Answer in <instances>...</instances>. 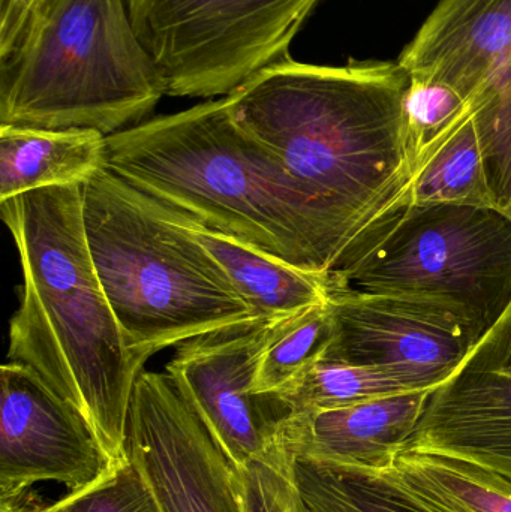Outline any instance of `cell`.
Wrapping results in <instances>:
<instances>
[{
    "mask_svg": "<svg viewBox=\"0 0 511 512\" xmlns=\"http://www.w3.org/2000/svg\"><path fill=\"white\" fill-rule=\"evenodd\" d=\"M410 80L398 62L323 66L287 56L225 96L237 125L269 146L341 225L353 245L342 267L413 204Z\"/></svg>",
    "mask_w": 511,
    "mask_h": 512,
    "instance_id": "obj_1",
    "label": "cell"
},
{
    "mask_svg": "<svg viewBox=\"0 0 511 512\" xmlns=\"http://www.w3.org/2000/svg\"><path fill=\"white\" fill-rule=\"evenodd\" d=\"M105 168L164 206L294 267L332 276L353 245L332 213L227 99L108 135Z\"/></svg>",
    "mask_w": 511,
    "mask_h": 512,
    "instance_id": "obj_2",
    "label": "cell"
},
{
    "mask_svg": "<svg viewBox=\"0 0 511 512\" xmlns=\"http://www.w3.org/2000/svg\"><path fill=\"white\" fill-rule=\"evenodd\" d=\"M23 283L9 322L8 361L35 370L92 424L114 460L126 457L129 408L146 358L126 348L90 254L83 186L0 203Z\"/></svg>",
    "mask_w": 511,
    "mask_h": 512,
    "instance_id": "obj_3",
    "label": "cell"
},
{
    "mask_svg": "<svg viewBox=\"0 0 511 512\" xmlns=\"http://www.w3.org/2000/svg\"><path fill=\"white\" fill-rule=\"evenodd\" d=\"M90 254L126 348L149 360L252 312L206 249L152 200L107 168L83 186Z\"/></svg>",
    "mask_w": 511,
    "mask_h": 512,
    "instance_id": "obj_4",
    "label": "cell"
},
{
    "mask_svg": "<svg viewBox=\"0 0 511 512\" xmlns=\"http://www.w3.org/2000/svg\"><path fill=\"white\" fill-rule=\"evenodd\" d=\"M165 95L126 0H48L0 62V126L108 137L143 123Z\"/></svg>",
    "mask_w": 511,
    "mask_h": 512,
    "instance_id": "obj_5",
    "label": "cell"
},
{
    "mask_svg": "<svg viewBox=\"0 0 511 512\" xmlns=\"http://www.w3.org/2000/svg\"><path fill=\"white\" fill-rule=\"evenodd\" d=\"M333 288L428 301L482 339L511 306V218L494 206L411 204Z\"/></svg>",
    "mask_w": 511,
    "mask_h": 512,
    "instance_id": "obj_6",
    "label": "cell"
},
{
    "mask_svg": "<svg viewBox=\"0 0 511 512\" xmlns=\"http://www.w3.org/2000/svg\"><path fill=\"white\" fill-rule=\"evenodd\" d=\"M321 0H126L168 96L230 95L288 48Z\"/></svg>",
    "mask_w": 511,
    "mask_h": 512,
    "instance_id": "obj_7",
    "label": "cell"
},
{
    "mask_svg": "<svg viewBox=\"0 0 511 512\" xmlns=\"http://www.w3.org/2000/svg\"><path fill=\"white\" fill-rule=\"evenodd\" d=\"M273 324L255 318L207 331L177 345L165 367L236 468L276 450L279 427L290 415L276 394L254 393Z\"/></svg>",
    "mask_w": 511,
    "mask_h": 512,
    "instance_id": "obj_8",
    "label": "cell"
},
{
    "mask_svg": "<svg viewBox=\"0 0 511 512\" xmlns=\"http://www.w3.org/2000/svg\"><path fill=\"white\" fill-rule=\"evenodd\" d=\"M126 454L162 512H243L236 466L167 372L138 376Z\"/></svg>",
    "mask_w": 511,
    "mask_h": 512,
    "instance_id": "obj_9",
    "label": "cell"
},
{
    "mask_svg": "<svg viewBox=\"0 0 511 512\" xmlns=\"http://www.w3.org/2000/svg\"><path fill=\"white\" fill-rule=\"evenodd\" d=\"M326 360L392 373L413 390H435L468 357L479 337L449 310L393 295L333 288Z\"/></svg>",
    "mask_w": 511,
    "mask_h": 512,
    "instance_id": "obj_10",
    "label": "cell"
},
{
    "mask_svg": "<svg viewBox=\"0 0 511 512\" xmlns=\"http://www.w3.org/2000/svg\"><path fill=\"white\" fill-rule=\"evenodd\" d=\"M0 387V504H18L38 483L78 492L113 468L92 424L35 370L8 361Z\"/></svg>",
    "mask_w": 511,
    "mask_h": 512,
    "instance_id": "obj_11",
    "label": "cell"
},
{
    "mask_svg": "<svg viewBox=\"0 0 511 512\" xmlns=\"http://www.w3.org/2000/svg\"><path fill=\"white\" fill-rule=\"evenodd\" d=\"M407 448L458 457L511 481V306L432 391Z\"/></svg>",
    "mask_w": 511,
    "mask_h": 512,
    "instance_id": "obj_12",
    "label": "cell"
},
{
    "mask_svg": "<svg viewBox=\"0 0 511 512\" xmlns=\"http://www.w3.org/2000/svg\"><path fill=\"white\" fill-rule=\"evenodd\" d=\"M398 63L465 101L511 90V0H440Z\"/></svg>",
    "mask_w": 511,
    "mask_h": 512,
    "instance_id": "obj_13",
    "label": "cell"
},
{
    "mask_svg": "<svg viewBox=\"0 0 511 512\" xmlns=\"http://www.w3.org/2000/svg\"><path fill=\"white\" fill-rule=\"evenodd\" d=\"M432 391H407L347 408L290 414L279 427V445L293 457L387 471L410 445Z\"/></svg>",
    "mask_w": 511,
    "mask_h": 512,
    "instance_id": "obj_14",
    "label": "cell"
},
{
    "mask_svg": "<svg viewBox=\"0 0 511 512\" xmlns=\"http://www.w3.org/2000/svg\"><path fill=\"white\" fill-rule=\"evenodd\" d=\"M165 207L200 243L201 248L221 265L257 318L276 321L329 300L332 276L294 267L276 256L206 227L188 213Z\"/></svg>",
    "mask_w": 511,
    "mask_h": 512,
    "instance_id": "obj_15",
    "label": "cell"
},
{
    "mask_svg": "<svg viewBox=\"0 0 511 512\" xmlns=\"http://www.w3.org/2000/svg\"><path fill=\"white\" fill-rule=\"evenodd\" d=\"M107 137L95 129L0 126V203L27 192L84 186L105 168Z\"/></svg>",
    "mask_w": 511,
    "mask_h": 512,
    "instance_id": "obj_16",
    "label": "cell"
},
{
    "mask_svg": "<svg viewBox=\"0 0 511 512\" xmlns=\"http://www.w3.org/2000/svg\"><path fill=\"white\" fill-rule=\"evenodd\" d=\"M390 469L432 512H511L509 478L476 463L407 448Z\"/></svg>",
    "mask_w": 511,
    "mask_h": 512,
    "instance_id": "obj_17",
    "label": "cell"
},
{
    "mask_svg": "<svg viewBox=\"0 0 511 512\" xmlns=\"http://www.w3.org/2000/svg\"><path fill=\"white\" fill-rule=\"evenodd\" d=\"M290 471L312 512H432L392 469L366 471L290 456Z\"/></svg>",
    "mask_w": 511,
    "mask_h": 512,
    "instance_id": "obj_18",
    "label": "cell"
},
{
    "mask_svg": "<svg viewBox=\"0 0 511 512\" xmlns=\"http://www.w3.org/2000/svg\"><path fill=\"white\" fill-rule=\"evenodd\" d=\"M434 203L494 206L473 111L414 177L413 204Z\"/></svg>",
    "mask_w": 511,
    "mask_h": 512,
    "instance_id": "obj_19",
    "label": "cell"
},
{
    "mask_svg": "<svg viewBox=\"0 0 511 512\" xmlns=\"http://www.w3.org/2000/svg\"><path fill=\"white\" fill-rule=\"evenodd\" d=\"M407 391L416 390L392 373L320 358L276 396L290 414H305L347 408Z\"/></svg>",
    "mask_w": 511,
    "mask_h": 512,
    "instance_id": "obj_20",
    "label": "cell"
},
{
    "mask_svg": "<svg viewBox=\"0 0 511 512\" xmlns=\"http://www.w3.org/2000/svg\"><path fill=\"white\" fill-rule=\"evenodd\" d=\"M332 336L329 300L278 319L270 331L255 376V394L284 390L303 370L320 360Z\"/></svg>",
    "mask_w": 511,
    "mask_h": 512,
    "instance_id": "obj_21",
    "label": "cell"
},
{
    "mask_svg": "<svg viewBox=\"0 0 511 512\" xmlns=\"http://www.w3.org/2000/svg\"><path fill=\"white\" fill-rule=\"evenodd\" d=\"M470 113V104L449 84L431 78L411 77L405 93V119L414 177Z\"/></svg>",
    "mask_w": 511,
    "mask_h": 512,
    "instance_id": "obj_22",
    "label": "cell"
},
{
    "mask_svg": "<svg viewBox=\"0 0 511 512\" xmlns=\"http://www.w3.org/2000/svg\"><path fill=\"white\" fill-rule=\"evenodd\" d=\"M32 512H162L140 469L128 454L86 489L68 493L53 505Z\"/></svg>",
    "mask_w": 511,
    "mask_h": 512,
    "instance_id": "obj_23",
    "label": "cell"
},
{
    "mask_svg": "<svg viewBox=\"0 0 511 512\" xmlns=\"http://www.w3.org/2000/svg\"><path fill=\"white\" fill-rule=\"evenodd\" d=\"M236 469L243 512H297L300 495L284 447Z\"/></svg>",
    "mask_w": 511,
    "mask_h": 512,
    "instance_id": "obj_24",
    "label": "cell"
},
{
    "mask_svg": "<svg viewBox=\"0 0 511 512\" xmlns=\"http://www.w3.org/2000/svg\"><path fill=\"white\" fill-rule=\"evenodd\" d=\"M48 0H2L0 2V62L20 47L30 24Z\"/></svg>",
    "mask_w": 511,
    "mask_h": 512,
    "instance_id": "obj_25",
    "label": "cell"
},
{
    "mask_svg": "<svg viewBox=\"0 0 511 512\" xmlns=\"http://www.w3.org/2000/svg\"><path fill=\"white\" fill-rule=\"evenodd\" d=\"M0 512H30L24 510L20 504H0Z\"/></svg>",
    "mask_w": 511,
    "mask_h": 512,
    "instance_id": "obj_26",
    "label": "cell"
},
{
    "mask_svg": "<svg viewBox=\"0 0 511 512\" xmlns=\"http://www.w3.org/2000/svg\"><path fill=\"white\" fill-rule=\"evenodd\" d=\"M297 512H312L311 510H309L308 507H306L305 502H303L302 496H300L299 504H297Z\"/></svg>",
    "mask_w": 511,
    "mask_h": 512,
    "instance_id": "obj_27",
    "label": "cell"
}]
</instances>
